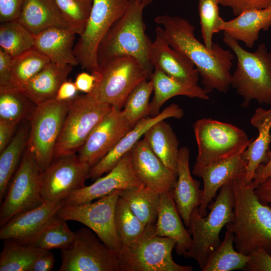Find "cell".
Segmentation results:
<instances>
[{
  "label": "cell",
  "instance_id": "obj_1",
  "mask_svg": "<svg viewBox=\"0 0 271 271\" xmlns=\"http://www.w3.org/2000/svg\"><path fill=\"white\" fill-rule=\"evenodd\" d=\"M159 26L156 36L181 52L194 64L201 78L204 89L209 93L215 90L227 93L230 86L232 60L234 55L214 43L211 49L195 37V27L178 16L161 15L155 19Z\"/></svg>",
  "mask_w": 271,
  "mask_h": 271
},
{
  "label": "cell",
  "instance_id": "obj_2",
  "mask_svg": "<svg viewBox=\"0 0 271 271\" xmlns=\"http://www.w3.org/2000/svg\"><path fill=\"white\" fill-rule=\"evenodd\" d=\"M233 220L226 225L234 235L235 249L248 255L260 246L271 254V206L262 203L242 178L232 181Z\"/></svg>",
  "mask_w": 271,
  "mask_h": 271
},
{
  "label": "cell",
  "instance_id": "obj_3",
  "mask_svg": "<svg viewBox=\"0 0 271 271\" xmlns=\"http://www.w3.org/2000/svg\"><path fill=\"white\" fill-rule=\"evenodd\" d=\"M153 0H131L124 14L111 27L97 49L98 64L115 57L128 56L136 59L152 73L150 60L152 41L145 33L143 11Z\"/></svg>",
  "mask_w": 271,
  "mask_h": 271
},
{
  "label": "cell",
  "instance_id": "obj_4",
  "mask_svg": "<svg viewBox=\"0 0 271 271\" xmlns=\"http://www.w3.org/2000/svg\"><path fill=\"white\" fill-rule=\"evenodd\" d=\"M223 40L237 58L230 86L242 97L241 106L248 107L252 100L261 104H271V53L265 45L261 43L250 52L224 32Z\"/></svg>",
  "mask_w": 271,
  "mask_h": 271
},
{
  "label": "cell",
  "instance_id": "obj_5",
  "mask_svg": "<svg viewBox=\"0 0 271 271\" xmlns=\"http://www.w3.org/2000/svg\"><path fill=\"white\" fill-rule=\"evenodd\" d=\"M233 204L231 181L220 188L215 201L208 205L210 211L207 216H201L198 207L192 211L188 227L192 235V244L183 255L195 260L201 270L211 253L220 245L222 228L233 219Z\"/></svg>",
  "mask_w": 271,
  "mask_h": 271
},
{
  "label": "cell",
  "instance_id": "obj_6",
  "mask_svg": "<svg viewBox=\"0 0 271 271\" xmlns=\"http://www.w3.org/2000/svg\"><path fill=\"white\" fill-rule=\"evenodd\" d=\"M155 230V224H148L135 240L123 245L118 254L120 271H192V266L173 259L175 242L157 236Z\"/></svg>",
  "mask_w": 271,
  "mask_h": 271
},
{
  "label": "cell",
  "instance_id": "obj_7",
  "mask_svg": "<svg viewBox=\"0 0 271 271\" xmlns=\"http://www.w3.org/2000/svg\"><path fill=\"white\" fill-rule=\"evenodd\" d=\"M94 73L97 80L90 93L100 102L121 109L132 89L150 78L151 73L134 58L120 56L99 64Z\"/></svg>",
  "mask_w": 271,
  "mask_h": 271
},
{
  "label": "cell",
  "instance_id": "obj_8",
  "mask_svg": "<svg viewBox=\"0 0 271 271\" xmlns=\"http://www.w3.org/2000/svg\"><path fill=\"white\" fill-rule=\"evenodd\" d=\"M198 155L193 167H201L243 152L253 138L231 124L202 118L193 124Z\"/></svg>",
  "mask_w": 271,
  "mask_h": 271
},
{
  "label": "cell",
  "instance_id": "obj_9",
  "mask_svg": "<svg viewBox=\"0 0 271 271\" xmlns=\"http://www.w3.org/2000/svg\"><path fill=\"white\" fill-rule=\"evenodd\" d=\"M69 101L50 99L36 106L28 119L27 149L41 171L54 158L55 146L66 117Z\"/></svg>",
  "mask_w": 271,
  "mask_h": 271
},
{
  "label": "cell",
  "instance_id": "obj_10",
  "mask_svg": "<svg viewBox=\"0 0 271 271\" xmlns=\"http://www.w3.org/2000/svg\"><path fill=\"white\" fill-rule=\"evenodd\" d=\"M111 107L99 102L90 94L76 95L70 100L55 146L54 159L76 154Z\"/></svg>",
  "mask_w": 271,
  "mask_h": 271
},
{
  "label": "cell",
  "instance_id": "obj_11",
  "mask_svg": "<svg viewBox=\"0 0 271 271\" xmlns=\"http://www.w3.org/2000/svg\"><path fill=\"white\" fill-rule=\"evenodd\" d=\"M131 0H93L82 33L74 47L79 64L90 73L98 67V47L113 25L124 14Z\"/></svg>",
  "mask_w": 271,
  "mask_h": 271
},
{
  "label": "cell",
  "instance_id": "obj_12",
  "mask_svg": "<svg viewBox=\"0 0 271 271\" xmlns=\"http://www.w3.org/2000/svg\"><path fill=\"white\" fill-rule=\"evenodd\" d=\"M41 171L27 149L8 187L0 209V226L45 201L40 188Z\"/></svg>",
  "mask_w": 271,
  "mask_h": 271
},
{
  "label": "cell",
  "instance_id": "obj_13",
  "mask_svg": "<svg viewBox=\"0 0 271 271\" xmlns=\"http://www.w3.org/2000/svg\"><path fill=\"white\" fill-rule=\"evenodd\" d=\"M59 271H120L118 255L88 227H82L66 247L61 249Z\"/></svg>",
  "mask_w": 271,
  "mask_h": 271
},
{
  "label": "cell",
  "instance_id": "obj_14",
  "mask_svg": "<svg viewBox=\"0 0 271 271\" xmlns=\"http://www.w3.org/2000/svg\"><path fill=\"white\" fill-rule=\"evenodd\" d=\"M121 190H114L94 202L62 206L58 212V217L64 221H75L83 224L118 255L123 245L115 227L114 210Z\"/></svg>",
  "mask_w": 271,
  "mask_h": 271
},
{
  "label": "cell",
  "instance_id": "obj_15",
  "mask_svg": "<svg viewBox=\"0 0 271 271\" xmlns=\"http://www.w3.org/2000/svg\"><path fill=\"white\" fill-rule=\"evenodd\" d=\"M91 168L77 154L54 158L40 175V188L44 201L61 202L85 186Z\"/></svg>",
  "mask_w": 271,
  "mask_h": 271
},
{
  "label": "cell",
  "instance_id": "obj_16",
  "mask_svg": "<svg viewBox=\"0 0 271 271\" xmlns=\"http://www.w3.org/2000/svg\"><path fill=\"white\" fill-rule=\"evenodd\" d=\"M133 126L127 119L122 110L112 107L93 128L78 151L79 159L91 168Z\"/></svg>",
  "mask_w": 271,
  "mask_h": 271
},
{
  "label": "cell",
  "instance_id": "obj_17",
  "mask_svg": "<svg viewBox=\"0 0 271 271\" xmlns=\"http://www.w3.org/2000/svg\"><path fill=\"white\" fill-rule=\"evenodd\" d=\"M61 206V202L45 201L36 208L16 215L1 227L0 239L31 245L47 228L62 220L58 215Z\"/></svg>",
  "mask_w": 271,
  "mask_h": 271
},
{
  "label": "cell",
  "instance_id": "obj_18",
  "mask_svg": "<svg viewBox=\"0 0 271 271\" xmlns=\"http://www.w3.org/2000/svg\"><path fill=\"white\" fill-rule=\"evenodd\" d=\"M142 185L133 171L129 151L106 176L97 178L93 184L85 186L66 197L61 201L62 206L91 202L114 190L126 189Z\"/></svg>",
  "mask_w": 271,
  "mask_h": 271
},
{
  "label": "cell",
  "instance_id": "obj_19",
  "mask_svg": "<svg viewBox=\"0 0 271 271\" xmlns=\"http://www.w3.org/2000/svg\"><path fill=\"white\" fill-rule=\"evenodd\" d=\"M247 165V160L242 152L203 167H193V175L201 178L203 182L202 201L198 207L201 216L207 215L208 205L221 187L236 179H244Z\"/></svg>",
  "mask_w": 271,
  "mask_h": 271
},
{
  "label": "cell",
  "instance_id": "obj_20",
  "mask_svg": "<svg viewBox=\"0 0 271 271\" xmlns=\"http://www.w3.org/2000/svg\"><path fill=\"white\" fill-rule=\"evenodd\" d=\"M130 151L133 171L144 185L160 194L172 191L177 174L164 165L144 139L139 140Z\"/></svg>",
  "mask_w": 271,
  "mask_h": 271
},
{
  "label": "cell",
  "instance_id": "obj_21",
  "mask_svg": "<svg viewBox=\"0 0 271 271\" xmlns=\"http://www.w3.org/2000/svg\"><path fill=\"white\" fill-rule=\"evenodd\" d=\"M183 115V110L177 104H172L156 116H148L142 118L103 158L91 168L90 178L96 180L111 170L153 124L170 117L180 119Z\"/></svg>",
  "mask_w": 271,
  "mask_h": 271
},
{
  "label": "cell",
  "instance_id": "obj_22",
  "mask_svg": "<svg viewBox=\"0 0 271 271\" xmlns=\"http://www.w3.org/2000/svg\"><path fill=\"white\" fill-rule=\"evenodd\" d=\"M150 60L153 67L169 76L186 83L197 84L199 75L194 64L157 36L151 45Z\"/></svg>",
  "mask_w": 271,
  "mask_h": 271
},
{
  "label": "cell",
  "instance_id": "obj_23",
  "mask_svg": "<svg viewBox=\"0 0 271 271\" xmlns=\"http://www.w3.org/2000/svg\"><path fill=\"white\" fill-rule=\"evenodd\" d=\"M189 158V149L186 147L181 148L178 160L177 179L171 191L178 211L187 227L189 226L192 210L199 207L202 198L200 182L191 175Z\"/></svg>",
  "mask_w": 271,
  "mask_h": 271
},
{
  "label": "cell",
  "instance_id": "obj_24",
  "mask_svg": "<svg viewBox=\"0 0 271 271\" xmlns=\"http://www.w3.org/2000/svg\"><path fill=\"white\" fill-rule=\"evenodd\" d=\"M180 217L171 191L161 194L155 233L172 239L177 253L183 255L190 248L192 240Z\"/></svg>",
  "mask_w": 271,
  "mask_h": 271
},
{
  "label": "cell",
  "instance_id": "obj_25",
  "mask_svg": "<svg viewBox=\"0 0 271 271\" xmlns=\"http://www.w3.org/2000/svg\"><path fill=\"white\" fill-rule=\"evenodd\" d=\"M75 35L68 28H50L35 35L34 48L51 62L74 66L79 64L74 53Z\"/></svg>",
  "mask_w": 271,
  "mask_h": 271
},
{
  "label": "cell",
  "instance_id": "obj_26",
  "mask_svg": "<svg viewBox=\"0 0 271 271\" xmlns=\"http://www.w3.org/2000/svg\"><path fill=\"white\" fill-rule=\"evenodd\" d=\"M251 124L258 131L257 138L251 141L243 152L247 160L246 172L243 179L248 184L252 181L257 167L269 159L271 143V108L268 110L259 107L250 119Z\"/></svg>",
  "mask_w": 271,
  "mask_h": 271
},
{
  "label": "cell",
  "instance_id": "obj_27",
  "mask_svg": "<svg viewBox=\"0 0 271 271\" xmlns=\"http://www.w3.org/2000/svg\"><path fill=\"white\" fill-rule=\"evenodd\" d=\"M150 80L152 82L154 95L150 103V116L158 115L164 103L170 98L178 96H186L203 100L209 99L208 93L197 84H188L175 79L161 70L155 68Z\"/></svg>",
  "mask_w": 271,
  "mask_h": 271
},
{
  "label": "cell",
  "instance_id": "obj_28",
  "mask_svg": "<svg viewBox=\"0 0 271 271\" xmlns=\"http://www.w3.org/2000/svg\"><path fill=\"white\" fill-rule=\"evenodd\" d=\"M70 65L50 62L21 90L36 105L55 98L72 70Z\"/></svg>",
  "mask_w": 271,
  "mask_h": 271
},
{
  "label": "cell",
  "instance_id": "obj_29",
  "mask_svg": "<svg viewBox=\"0 0 271 271\" xmlns=\"http://www.w3.org/2000/svg\"><path fill=\"white\" fill-rule=\"evenodd\" d=\"M271 28V5L268 7L244 12L230 21H223L221 31L251 48L259 38L261 30Z\"/></svg>",
  "mask_w": 271,
  "mask_h": 271
},
{
  "label": "cell",
  "instance_id": "obj_30",
  "mask_svg": "<svg viewBox=\"0 0 271 271\" xmlns=\"http://www.w3.org/2000/svg\"><path fill=\"white\" fill-rule=\"evenodd\" d=\"M17 20L34 35L50 28H68L55 0H24Z\"/></svg>",
  "mask_w": 271,
  "mask_h": 271
},
{
  "label": "cell",
  "instance_id": "obj_31",
  "mask_svg": "<svg viewBox=\"0 0 271 271\" xmlns=\"http://www.w3.org/2000/svg\"><path fill=\"white\" fill-rule=\"evenodd\" d=\"M144 139L164 165L177 174L179 141L170 125L159 121L145 132Z\"/></svg>",
  "mask_w": 271,
  "mask_h": 271
},
{
  "label": "cell",
  "instance_id": "obj_32",
  "mask_svg": "<svg viewBox=\"0 0 271 271\" xmlns=\"http://www.w3.org/2000/svg\"><path fill=\"white\" fill-rule=\"evenodd\" d=\"M30 123L27 118L19 125L14 136L0 152V202L6 194L11 181L21 161L29 138Z\"/></svg>",
  "mask_w": 271,
  "mask_h": 271
},
{
  "label": "cell",
  "instance_id": "obj_33",
  "mask_svg": "<svg viewBox=\"0 0 271 271\" xmlns=\"http://www.w3.org/2000/svg\"><path fill=\"white\" fill-rule=\"evenodd\" d=\"M119 196L128 204L144 224H155L158 216L161 194L144 185L122 189Z\"/></svg>",
  "mask_w": 271,
  "mask_h": 271
},
{
  "label": "cell",
  "instance_id": "obj_34",
  "mask_svg": "<svg viewBox=\"0 0 271 271\" xmlns=\"http://www.w3.org/2000/svg\"><path fill=\"white\" fill-rule=\"evenodd\" d=\"M0 254L1 271H30L34 262L50 250L5 239Z\"/></svg>",
  "mask_w": 271,
  "mask_h": 271
},
{
  "label": "cell",
  "instance_id": "obj_35",
  "mask_svg": "<svg viewBox=\"0 0 271 271\" xmlns=\"http://www.w3.org/2000/svg\"><path fill=\"white\" fill-rule=\"evenodd\" d=\"M234 233L226 230L223 240L210 255L203 271L244 270L249 256L238 252L233 247Z\"/></svg>",
  "mask_w": 271,
  "mask_h": 271
},
{
  "label": "cell",
  "instance_id": "obj_36",
  "mask_svg": "<svg viewBox=\"0 0 271 271\" xmlns=\"http://www.w3.org/2000/svg\"><path fill=\"white\" fill-rule=\"evenodd\" d=\"M36 105L14 87L0 88V121L19 125L29 118Z\"/></svg>",
  "mask_w": 271,
  "mask_h": 271
},
{
  "label": "cell",
  "instance_id": "obj_37",
  "mask_svg": "<svg viewBox=\"0 0 271 271\" xmlns=\"http://www.w3.org/2000/svg\"><path fill=\"white\" fill-rule=\"evenodd\" d=\"M35 35L18 20L1 23V49L12 58L33 48Z\"/></svg>",
  "mask_w": 271,
  "mask_h": 271
},
{
  "label": "cell",
  "instance_id": "obj_38",
  "mask_svg": "<svg viewBox=\"0 0 271 271\" xmlns=\"http://www.w3.org/2000/svg\"><path fill=\"white\" fill-rule=\"evenodd\" d=\"M50 62L47 57L35 48L12 58V86L21 90L32 78Z\"/></svg>",
  "mask_w": 271,
  "mask_h": 271
},
{
  "label": "cell",
  "instance_id": "obj_39",
  "mask_svg": "<svg viewBox=\"0 0 271 271\" xmlns=\"http://www.w3.org/2000/svg\"><path fill=\"white\" fill-rule=\"evenodd\" d=\"M114 223L117 235L122 245L135 240L147 225L137 217L126 202L120 196L115 204Z\"/></svg>",
  "mask_w": 271,
  "mask_h": 271
},
{
  "label": "cell",
  "instance_id": "obj_40",
  "mask_svg": "<svg viewBox=\"0 0 271 271\" xmlns=\"http://www.w3.org/2000/svg\"><path fill=\"white\" fill-rule=\"evenodd\" d=\"M153 90L152 82L146 79L137 84L128 95L122 110L133 126L142 118L150 116L149 99Z\"/></svg>",
  "mask_w": 271,
  "mask_h": 271
},
{
  "label": "cell",
  "instance_id": "obj_41",
  "mask_svg": "<svg viewBox=\"0 0 271 271\" xmlns=\"http://www.w3.org/2000/svg\"><path fill=\"white\" fill-rule=\"evenodd\" d=\"M68 28L79 36L86 26L93 0H55Z\"/></svg>",
  "mask_w": 271,
  "mask_h": 271
},
{
  "label": "cell",
  "instance_id": "obj_42",
  "mask_svg": "<svg viewBox=\"0 0 271 271\" xmlns=\"http://www.w3.org/2000/svg\"><path fill=\"white\" fill-rule=\"evenodd\" d=\"M219 0H199L201 31L204 44L211 49L214 34L220 31L224 20L219 14Z\"/></svg>",
  "mask_w": 271,
  "mask_h": 271
},
{
  "label": "cell",
  "instance_id": "obj_43",
  "mask_svg": "<svg viewBox=\"0 0 271 271\" xmlns=\"http://www.w3.org/2000/svg\"><path fill=\"white\" fill-rule=\"evenodd\" d=\"M74 237L75 232L62 220L47 228L31 245L46 250L62 249L70 245Z\"/></svg>",
  "mask_w": 271,
  "mask_h": 271
},
{
  "label": "cell",
  "instance_id": "obj_44",
  "mask_svg": "<svg viewBox=\"0 0 271 271\" xmlns=\"http://www.w3.org/2000/svg\"><path fill=\"white\" fill-rule=\"evenodd\" d=\"M248 255L249 258L244 270L271 271V254L264 248L256 247Z\"/></svg>",
  "mask_w": 271,
  "mask_h": 271
},
{
  "label": "cell",
  "instance_id": "obj_45",
  "mask_svg": "<svg viewBox=\"0 0 271 271\" xmlns=\"http://www.w3.org/2000/svg\"><path fill=\"white\" fill-rule=\"evenodd\" d=\"M219 4L229 7L234 16L249 11L266 8L271 5V0H219Z\"/></svg>",
  "mask_w": 271,
  "mask_h": 271
},
{
  "label": "cell",
  "instance_id": "obj_46",
  "mask_svg": "<svg viewBox=\"0 0 271 271\" xmlns=\"http://www.w3.org/2000/svg\"><path fill=\"white\" fill-rule=\"evenodd\" d=\"M24 0H0L1 23L17 20Z\"/></svg>",
  "mask_w": 271,
  "mask_h": 271
},
{
  "label": "cell",
  "instance_id": "obj_47",
  "mask_svg": "<svg viewBox=\"0 0 271 271\" xmlns=\"http://www.w3.org/2000/svg\"><path fill=\"white\" fill-rule=\"evenodd\" d=\"M12 57L0 48V88L13 87L12 84Z\"/></svg>",
  "mask_w": 271,
  "mask_h": 271
},
{
  "label": "cell",
  "instance_id": "obj_48",
  "mask_svg": "<svg viewBox=\"0 0 271 271\" xmlns=\"http://www.w3.org/2000/svg\"><path fill=\"white\" fill-rule=\"evenodd\" d=\"M96 80L94 73L83 72L77 75L74 83L78 91L88 94L93 90Z\"/></svg>",
  "mask_w": 271,
  "mask_h": 271
},
{
  "label": "cell",
  "instance_id": "obj_49",
  "mask_svg": "<svg viewBox=\"0 0 271 271\" xmlns=\"http://www.w3.org/2000/svg\"><path fill=\"white\" fill-rule=\"evenodd\" d=\"M270 176H271V150L269 152L268 160L266 163L259 165L249 185L253 189H254Z\"/></svg>",
  "mask_w": 271,
  "mask_h": 271
},
{
  "label": "cell",
  "instance_id": "obj_50",
  "mask_svg": "<svg viewBox=\"0 0 271 271\" xmlns=\"http://www.w3.org/2000/svg\"><path fill=\"white\" fill-rule=\"evenodd\" d=\"M19 125L0 121V152L11 142Z\"/></svg>",
  "mask_w": 271,
  "mask_h": 271
},
{
  "label": "cell",
  "instance_id": "obj_51",
  "mask_svg": "<svg viewBox=\"0 0 271 271\" xmlns=\"http://www.w3.org/2000/svg\"><path fill=\"white\" fill-rule=\"evenodd\" d=\"M55 261L54 254L49 250L34 262L30 271H51L54 267Z\"/></svg>",
  "mask_w": 271,
  "mask_h": 271
},
{
  "label": "cell",
  "instance_id": "obj_52",
  "mask_svg": "<svg viewBox=\"0 0 271 271\" xmlns=\"http://www.w3.org/2000/svg\"><path fill=\"white\" fill-rule=\"evenodd\" d=\"M78 90L74 82L65 81L60 86L55 99L58 101H68L77 95Z\"/></svg>",
  "mask_w": 271,
  "mask_h": 271
},
{
  "label": "cell",
  "instance_id": "obj_53",
  "mask_svg": "<svg viewBox=\"0 0 271 271\" xmlns=\"http://www.w3.org/2000/svg\"><path fill=\"white\" fill-rule=\"evenodd\" d=\"M254 192L262 203L271 204V176L257 186Z\"/></svg>",
  "mask_w": 271,
  "mask_h": 271
}]
</instances>
